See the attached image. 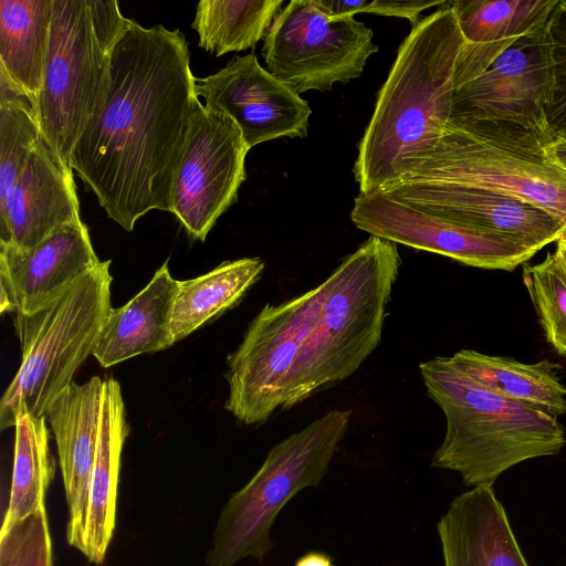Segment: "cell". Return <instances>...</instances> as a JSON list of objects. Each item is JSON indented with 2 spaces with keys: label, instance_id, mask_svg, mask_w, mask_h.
<instances>
[{
  "label": "cell",
  "instance_id": "2e32d148",
  "mask_svg": "<svg viewBox=\"0 0 566 566\" xmlns=\"http://www.w3.org/2000/svg\"><path fill=\"white\" fill-rule=\"evenodd\" d=\"M99 263L82 220L63 226L32 249L0 244V311L34 313Z\"/></svg>",
  "mask_w": 566,
  "mask_h": 566
},
{
  "label": "cell",
  "instance_id": "7c38bea8",
  "mask_svg": "<svg viewBox=\"0 0 566 566\" xmlns=\"http://www.w3.org/2000/svg\"><path fill=\"white\" fill-rule=\"evenodd\" d=\"M350 219L370 235L479 269L513 271L537 253L509 235L423 212L380 190L359 193Z\"/></svg>",
  "mask_w": 566,
  "mask_h": 566
},
{
  "label": "cell",
  "instance_id": "603a6c76",
  "mask_svg": "<svg viewBox=\"0 0 566 566\" xmlns=\"http://www.w3.org/2000/svg\"><path fill=\"white\" fill-rule=\"evenodd\" d=\"M471 379L503 397L544 410L558 418L566 413V386L548 360L524 364L515 359L461 349L449 356Z\"/></svg>",
  "mask_w": 566,
  "mask_h": 566
},
{
  "label": "cell",
  "instance_id": "7a4b0ae2",
  "mask_svg": "<svg viewBox=\"0 0 566 566\" xmlns=\"http://www.w3.org/2000/svg\"><path fill=\"white\" fill-rule=\"evenodd\" d=\"M449 1L412 27L381 86L354 164L360 193L410 172L448 126L463 45Z\"/></svg>",
  "mask_w": 566,
  "mask_h": 566
},
{
  "label": "cell",
  "instance_id": "52a82bcc",
  "mask_svg": "<svg viewBox=\"0 0 566 566\" xmlns=\"http://www.w3.org/2000/svg\"><path fill=\"white\" fill-rule=\"evenodd\" d=\"M352 411L335 409L276 443L264 462L220 512L208 566L262 562L273 547L272 526L301 491L317 486L350 423Z\"/></svg>",
  "mask_w": 566,
  "mask_h": 566
},
{
  "label": "cell",
  "instance_id": "4dcf8cb0",
  "mask_svg": "<svg viewBox=\"0 0 566 566\" xmlns=\"http://www.w3.org/2000/svg\"><path fill=\"white\" fill-rule=\"evenodd\" d=\"M552 86L544 109L548 139H566V0H559L546 23Z\"/></svg>",
  "mask_w": 566,
  "mask_h": 566
},
{
  "label": "cell",
  "instance_id": "836d02e7",
  "mask_svg": "<svg viewBox=\"0 0 566 566\" xmlns=\"http://www.w3.org/2000/svg\"><path fill=\"white\" fill-rule=\"evenodd\" d=\"M294 566H334L329 556L323 553H308L301 556Z\"/></svg>",
  "mask_w": 566,
  "mask_h": 566
},
{
  "label": "cell",
  "instance_id": "5b68a950",
  "mask_svg": "<svg viewBox=\"0 0 566 566\" xmlns=\"http://www.w3.org/2000/svg\"><path fill=\"white\" fill-rule=\"evenodd\" d=\"M130 21L116 0L53 1L35 111L43 140L70 168L77 139L105 103L112 53Z\"/></svg>",
  "mask_w": 566,
  "mask_h": 566
},
{
  "label": "cell",
  "instance_id": "e0dca14e",
  "mask_svg": "<svg viewBox=\"0 0 566 566\" xmlns=\"http://www.w3.org/2000/svg\"><path fill=\"white\" fill-rule=\"evenodd\" d=\"M104 380L72 382L45 412L56 442L69 507L67 543L83 553L88 493L95 462Z\"/></svg>",
  "mask_w": 566,
  "mask_h": 566
},
{
  "label": "cell",
  "instance_id": "3957f363",
  "mask_svg": "<svg viewBox=\"0 0 566 566\" xmlns=\"http://www.w3.org/2000/svg\"><path fill=\"white\" fill-rule=\"evenodd\" d=\"M419 371L447 424L431 467L459 473L468 486H493L514 465L556 455L566 444L556 417L484 388L450 357L423 361Z\"/></svg>",
  "mask_w": 566,
  "mask_h": 566
},
{
  "label": "cell",
  "instance_id": "1f68e13d",
  "mask_svg": "<svg viewBox=\"0 0 566 566\" xmlns=\"http://www.w3.org/2000/svg\"><path fill=\"white\" fill-rule=\"evenodd\" d=\"M317 2L331 17H354L356 13L367 12L405 18L410 21L412 27L420 21L419 15L423 10L447 3L444 0H317Z\"/></svg>",
  "mask_w": 566,
  "mask_h": 566
},
{
  "label": "cell",
  "instance_id": "277c9868",
  "mask_svg": "<svg viewBox=\"0 0 566 566\" xmlns=\"http://www.w3.org/2000/svg\"><path fill=\"white\" fill-rule=\"evenodd\" d=\"M400 265L397 244L370 235L325 280L326 295L295 361L282 410L348 378L377 348Z\"/></svg>",
  "mask_w": 566,
  "mask_h": 566
},
{
  "label": "cell",
  "instance_id": "e575fe53",
  "mask_svg": "<svg viewBox=\"0 0 566 566\" xmlns=\"http://www.w3.org/2000/svg\"><path fill=\"white\" fill-rule=\"evenodd\" d=\"M556 243L555 252L566 266V239H559Z\"/></svg>",
  "mask_w": 566,
  "mask_h": 566
},
{
  "label": "cell",
  "instance_id": "f546056e",
  "mask_svg": "<svg viewBox=\"0 0 566 566\" xmlns=\"http://www.w3.org/2000/svg\"><path fill=\"white\" fill-rule=\"evenodd\" d=\"M0 566H53L45 506L13 525L1 527Z\"/></svg>",
  "mask_w": 566,
  "mask_h": 566
},
{
  "label": "cell",
  "instance_id": "d4e9b609",
  "mask_svg": "<svg viewBox=\"0 0 566 566\" xmlns=\"http://www.w3.org/2000/svg\"><path fill=\"white\" fill-rule=\"evenodd\" d=\"M261 258L223 261L206 274L178 281L171 334L179 342L199 327L233 307L260 279Z\"/></svg>",
  "mask_w": 566,
  "mask_h": 566
},
{
  "label": "cell",
  "instance_id": "9c48e42d",
  "mask_svg": "<svg viewBox=\"0 0 566 566\" xmlns=\"http://www.w3.org/2000/svg\"><path fill=\"white\" fill-rule=\"evenodd\" d=\"M326 290L324 281L280 304H266L250 322L241 344L228 356L224 408L239 422L260 424L282 410L295 361Z\"/></svg>",
  "mask_w": 566,
  "mask_h": 566
},
{
  "label": "cell",
  "instance_id": "8fae6325",
  "mask_svg": "<svg viewBox=\"0 0 566 566\" xmlns=\"http://www.w3.org/2000/svg\"><path fill=\"white\" fill-rule=\"evenodd\" d=\"M249 150L232 118L200 99L196 103L174 177L170 211L191 239L205 241L237 201Z\"/></svg>",
  "mask_w": 566,
  "mask_h": 566
},
{
  "label": "cell",
  "instance_id": "83f0119b",
  "mask_svg": "<svg viewBox=\"0 0 566 566\" xmlns=\"http://www.w3.org/2000/svg\"><path fill=\"white\" fill-rule=\"evenodd\" d=\"M41 139L34 99L0 69V209Z\"/></svg>",
  "mask_w": 566,
  "mask_h": 566
},
{
  "label": "cell",
  "instance_id": "9a60e30c",
  "mask_svg": "<svg viewBox=\"0 0 566 566\" xmlns=\"http://www.w3.org/2000/svg\"><path fill=\"white\" fill-rule=\"evenodd\" d=\"M205 106L234 120L249 149L279 137H305L312 109L292 87L263 69L255 54L233 56L214 74L196 77Z\"/></svg>",
  "mask_w": 566,
  "mask_h": 566
},
{
  "label": "cell",
  "instance_id": "484cf974",
  "mask_svg": "<svg viewBox=\"0 0 566 566\" xmlns=\"http://www.w3.org/2000/svg\"><path fill=\"white\" fill-rule=\"evenodd\" d=\"M49 438L45 417L28 412L18 416L11 489L2 527L13 525L45 506V494L55 473Z\"/></svg>",
  "mask_w": 566,
  "mask_h": 566
},
{
  "label": "cell",
  "instance_id": "d6a6232c",
  "mask_svg": "<svg viewBox=\"0 0 566 566\" xmlns=\"http://www.w3.org/2000/svg\"><path fill=\"white\" fill-rule=\"evenodd\" d=\"M543 147L547 159L566 171V139H551Z\"/></svg>",
  "mask_w": 566,
  "mask_h": 566
},
{
  "label": "cell",
  "instance_id": "30bf717a",
  "mask_svg": "<svg viewBox=\"0 0 566 566\" xmlns=\"http://www.w3.org/2000/svg\"><path fill=\"white\" fill-rule=\"evenodd\" d=\"M373 36L354 17H331L317 0H293L273 18L262 56L268 71L298 95L324 92L361 75L379 50Z\"/></svg>",
  "mask_w": 566,
  "mask_h": 566
},
{
  "label": "cell",
  "instance_id": "6da1fadb",
  "mask_svg": "<svg viewBox=\"0 0 566 566\" xmlns=\"http://www.w3.org/2000/svg\"><path fill=\"white\" fill-rule=\"evenodd\" d=\"M102 109L70 166L109 219L133 231L151 210L171 211V190L199 97L179 29L132 20L114 46Z\"/></svg>",
  "mask_w": 566,
  "mask_h": 566
},
{
  "label": "cell",
  "instance_id": "d6986e66",
  "mask_svg": "<svg viewBox=\"0 0 566 566\" xmlns=\"http://www.w3.org/2000/svg\"><path fill=\"white\" fill-rule=\"evenodd\" d=\"M437 532L444 566H530L493 486L458 495Z\"/></svg>",
  "mask_w": 566,
  "mask_h": 566
},
{
  "label": "cell",
  "instance_id": "ffe728a7",
  "mask_svg": "<svg viewBox=\"0 0 566 566\" xmlns=\"http://www.w3.org/2000/svg\"><path fill=\"white\" fill-rule=\"evenodd\" d=\"M559 0L449 1L463 36L454 90L481 74L518 38L544 25Z\"/></svg>",
  "mask_w": 566,
  "mask_h": 566
},
{
  "label": "cell",
  "instance_id": "cb8c5ba5",
  "mask_svg": "<svg viewBox=\"0 0 566 566\" xmlns=\"http://www.w3.org/2000/svg\"><path fill=\"white\" fill-rule=\"evenodd\" d=\"M54 0H0V69L35 104L42 85Z\"/></svg>",
  "mask_w": 566,
  "mask_h": 566
},
{
  "label": "cell",
  "instance_id": "ba28073f",
  "mask_svg": "<svg viewBox=\"0 0 566 566\" xmlns=\"http://www.w3.org/2000/svg\"><path fill=\"white\" fill-rule=\"evenodd\" d=\"M547 142L534 130L505 122L447 126L433 151L407 175L496 190L566 224V171L547 159L543 147Z\"/></svg>",
  "mask_w": 566,
  "mask_h": 566
},
{
  "label": "cell",
  "instance_id": "7402d4cb",
  "mask_svg": "<svg viewBox=\"0 0 566 566\" xmlns=\"http://www.w3.org/2000/svg\"><path fill=\"white\" fill-rule=\"evenodd\" d=\"M127 433L120 386L117 380L107 378L103 387L99 438L90 483L83 551L84 556L95 564L103 563L115 528L120 455Z\"/></svg>",
  "mask_w": 566,
  "mask_h": 566
},
{
  "label": "cell",
  "instance_id": "8992f818",
  "mask_svg": "<svg viewBox=\"0 0 566 566\" xmlns=\"http://www.w3.org/2000/svg\"><path fill=\"white\" fill-rule=\"evenodd\" d=\"M109 266L101 261L44 307L13 315L22 359L0 400L1 430L14 427L22 412L44 417L93 355L112 308Z\"/></svg>",
  "mask_w": 566,
  "mask_h": 566
},
{
  "label": "cell",
  "instance_id": "5bb4252c",
  "mask_svg": "<svg viewBox=\"0 0 566 566\" xmlns=\"http://www.w3.org/2000/svg\"><path fill=\"white\" fill-rule=\"evenodd\" d=\"M378 190L423 212L509 235L537 252L566 231L547 211L475 185L405 175Z\"/></svg>",
  "mask_w": 566,
  "mask_h": 566
},
{
  "label": "cell",
  "instance_id": "f1b7e54d",
  "mask_svg": "<svg viewBox=\"0 0 566 566\" xmlns=\"http://www.w3.org/2000/svg\"><path fill=\"white\" fill-rule=\"evenodd\" d=\"M523 283L536 311L546 340L566 357V266L548 252L536 264H524Z\"/></svg>",
  "mask_w": 566,
  "mask_h": 566
},
{
  "label": "cell",
  "instance_id": "4fadbf2b",
  "mask_svg": "<svg viewBox=\"0 0 566 566\" xmlns=\"http://www.w3.org/2000/svg\"><path fill=\"white\" fill-rule=\"evenodd\" d=\"M546 23L518 38L481 74L454 90L448 126L505 122L548 139L544 109L552 59Z\"/></svg>",
  "mask_w": 566,
  "mask_h": 566
},
{
  "label": "cell",
  "instance_id": "4316f807",
  "mask_svg": "<svg viewBox=\"0 0 566 566\" xmlns=\"http://www.w3.org/2000/svg\"><path fill=\"white\" fill-rule=\"evenodd\" d=\"M282 4L283 0H201L191 28L199 48L214 56L244 51L264 39Z\"/></svg>",
  "mask_w": 566,
  "mask_h": 566
},
{
  "label": "cell",
  "instance_id": "ac0fdd59",
  "mask_svg": "<svg viewBox=\"0 0 566 566\" xmlns=\"http://www.w3.org/2000/svg\"><path fill=\"white\" fill-rule=\"evenodd\" d=\"M78 220L73 169L42 138L0 209V244L32 249Z\"/></svg>",
  "mask_w": 566,
  "mask_h": 566
},
{
  "label": "cell",
  "instance_id": "44dd1931",
  "mask_svg": "<svg viewBox=\"0 0 566 566\" xmlns=\"http://www.w3.org/2000/svg\"><path fill=\"white\" fill-rule=\"evenodd\" d=\"M178 280L168 260L149 283L125 305L111 308L97 338L93 356L104 368L146 353L171 346V317Z\"/></svg>",
  "mask_w": 566,
  "mask_h": 566
}]
</instances>
